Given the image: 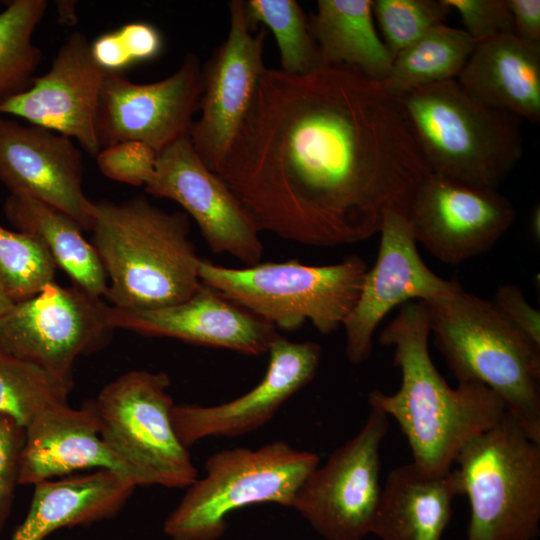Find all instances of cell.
Wrapping results in <instances>:
<instances>
[{"label":"cell","instance_id":"obj_1","mask_svg":"<svg viewBox=\"0 0 540 540\" xmlns=\"http://www.w3.org/2000/svg\"><path fill=\"white\" fill-rule=\"evenodd\" d=\"M260 232L316 247L379 233L409 215L432 172L396 98L345 65L264 70L216 173Z\"/></svg>","mask_w":540,"mask_h":540},{"label":"cell","instance_id":"obj_2","mask_svg":"<svg viewBox=\"0 0 540 540\" xmlns=\"http://www.w3.org/2000/svg\"><path fill=\"white\" fill-rule=\"evenodd\" d=\"M427 304L405 303L382 330V345L394 346L401 385L393 394L373 390L368 403L392 417L405 435L417 466L431 472L452 468L463 446L505 415L502 400L477 381L448 385L429 354Z\"/></svg>","mask_w":540,"mask_h":540},{"label":"cell","instance_id":"obj_3","mask_svg":"<svg viewBox=\"0 0 540 540\" xmlns=\"http://www.w3.org/2000/svg\"><path fill=\"white\" fill-rule=\"evenodd\" d=\"M93 245L104 268L111 306L148 310L182 302L201 285L187 215L143 196L93 202Z\"/></svg>","mask_w":540,"mask_h":540},{"label":"cell","instance_id":"obj_4","mask_svg":"<svg viewBox=\"0 0 540 540\" xmlns=\"http://www.w3.org/2000/svg\"><path fill=\"white\" fill-rule=\"evenodd\" d=\"M426 304L430 333L458 382L486 385L540 443V346L491 300L463 289Z\"/></svg>","mask_w":540,"mask_h":540},{"label":"cell","instance_id":"obj_5","mask_svg":"<svg viewBox=\"0 0 540 540\" xmlns=\"http://www.w3.org/2000/svg\"><path fill=\"white\" fill-rule=\"evenodd\" d=\"M396 100L434 174L497 189L522 157L521 119L476 100L456 79Z\"/></svg>","mask_w":540,"mask_h":540},{"label":"cell","instance_id":"obj_6","mask_svg":"<svg viewBox=\"0 0 540 540\" xmlns=\"http://www.w3.org/2000/svg\"><path fill=\"white\" fill-rule=\"evenodd\" d=\"M367 266L358 256L322 266L296 259L229 268L201 259V283L276 329L295 330L306 321L321 333L343 326L352 312Z\"/></svg>","mask_w":540,"mask_h":540},{"label":"cell","instance_id":"obj_7","mask_svg":"<svg viewBox=\"0 0 540 540\" xmlns=\"http://www.w3.org/2000/svg\"><path fill=\"white\" fill-rule=\"evenodd\" d=\"M319 465V456L276 440L256 449L236 447L212 454L205 475L187 488L169 514L172 540H218L232 512L255 504L292 507L296 493Z\"/></svg>","mask_w":540,"mask_h":540},{"label":"cell","instance_id":"obj_8","mask_svg":"<svg viewBox=\"0 0 540 540\" xmlns=\"http://www.w3.org/2000/svg\"><path fill=\"white\" fill-rule=\"evenodd\" d=\"M454 464L470 518L466 540H535L540 531V443L506 412L468 441Z\"/></svg>","mask_w":540,"mask_h":540},{"label":"cell","instance_id":"obj_9","mask_svg":"<svg viewBox=\"0 0 540 540\" xmlns=\"http://www.w3.org/2000/svg\"><path fill=\"white\" fill-rule=\"evenodd\" d=\"M165 372L131 370L108 383L94 405L100 436L137 473L141 486L186 488L197 479L191 455L174 430Z\"/></svg>","mask_w":540,"mask_h":540},{"label":"cell","instance_id":"obj_10","mask_svg":"<svg viewBox=\"0 0 540 540\" xmlns=\"http://www.w3.org/2000/svg\"><path fill=\"white\" fill-rule=\"evenodd\" d=\"M388 428L389 417L371 408L358 433L298 489L291 508L326 540H362L371 534L382 490L380 449Z\"/></svg>","mask_w":540,"mask_h":540},{"label":"cell","instance_id":"obj_11","mask_svg":"<svg viewBox=\"0 0 540 540\" xmlns=\"http://www.w3.org/2000/svg\"><path fill=\"white\" fill-rule=\"evenodd\" d=\"M108 306L78 287L51 282L0 316V352L72 380L75 360L111 338Z\"/></svg>","mask_w":540,"mask_h":540},{"label":"cell","instance_id":"obj_12","mask_svg":"<svg viewBox=\"0 0 540 540\" xmlns=\"http://www.w3.org/2000/svg\"><path fill=\"white\" fill-rule=\"evenodd\" d=\"M229 12L228 35L202 67L200 116L189 130L195 152L214 173L226 158L266 69V28L254 33L246 18L244 1H230Z\"/></svg>","mask_w":540,"mask_h":540},{"label":"cell","instance_id":"obj_13","mask_svg":"<svg viewBox=\"0 0 540 540\" xmlns=\"http://www.w3.org/2000/svg\"><path fill=\"white\" fill-rule=\"evenodd\" d=\"M201 91L202 67L192 53L177 71L153 83H135L123 73L106 72L96 124L101 149L139 141L158 155L189 134Z\"/></svg>","mask_w":540,"mask_h":540},{"label":"cell","instance_id":"obj_14","mask_svg":"<svg viewBox=\"0 0 540 540\" xmlns=\"http://www.w3.org/2000/svg\"><path fill=\"white\" fill-rule=\"evenodd\" d=\"M377 259L367 269L358 300L345 320V353L353 364L366 361L381 320L396 306L410 301L429 303L462 290L454 280L435 274L417 250L408 215L388 210L379 230Z\"/></svg>","mask_w":540,"mask_h":540},{"label":"cell","instance_id":"obj_15","mask_svg":"<svg viewBox=\"0 0 540 540\" xmlns=\"http://www.w3.org/2000/svg\"><path fill=\"white\" fill-rule=\"evenodd\" d=\"M144 187L151 195L181 205L214 253L229 254L246 266L260 262V231L228 186L195 152L189 134L157 155L154 173Z\"/></svg>","mask_w":540,"mask_h":540},{"label":"cell","instance_id":"obj_16","mask_svg":"<svg viewBox=\"0 0 540 540\" xmlns=\"http://www.w3.org/2000/svg\"><path fill=\"white\" fill-rule=\"evenodd\" d=\"M515 216L513 204L497 189L434 173L418 188L408 215L416 242L448 264L490 250Z\"/></svg>","mask_w":540,"mask_h":540},{"label":"cell","instance_id":"obj_17","mask_svg":"<svg viewBox=\"0 0 540 540\" xmlns=\"http://www.w3.org/2000/svg\"><path fill=\"white\" fill-rule=\"evenodd\" d=\"M105 74L92 57L87 37L74 32L60 46L45 74L0 103V114L76 140L96 157L101 150L96 124Z\"/></svg>","mask_w":540,"mask_h":540},{"label":"cell","instance_id":"obj_18","mask_svg":"<svg viewBox=\"0 0 540 540\" xmlns=\"http://www.w3.org/2000/svg\"><path fill=\"white\" fill-rule=\"evenodd\" d=\"M267 353L264 377L247 393L212 406L174 404L172 424L184 447L189 449L208 437H236L259 429L313 380L321 359L317 343L295 342L280 335Z\"/></svg>","mask_w":540,"mask_h":540},{"label":"cell","instance_id":"obj_19","mask_svg":"<svg viewBox=\"0 0 540 540\" xmlns=\"http://www.w3.org/2000/svg\"><path fill=\"white\" fill-rule=\"evenodd\" d=\"M0 181L10 194L29 196L90 231L93 201L83 191V158L73 140L0 114Z\"/></svg>","mask_w":540,"mask_h":540},{"label":"cell","instance_id":"obj_20","mask_svg":"<svg viewBox=\"0 0 540 540\" xmlns=\"http://www.w3.org/2000/svg\"><path fill=\"white\" fill-rule=\"evenodd\" d=\"M107 316L114 329H126L150 337L174 338L254 356L267 353L279 335L273 325L203 283L182 302L148 310L109 305Z\"/></svg>","mask_w":540,"mask_h":540},{"label":"cell","instance_id":"obj_21","mask_svg":"<svg viewBox=\"0 0 540 540\" xmlns=\"http://www.w3.org/2000/svg\"><path fill=\"white\" fill-rule=\"evenodd\" d=\"M86 469L112 470L141 486L133 468L101 438L93 401L77 409L68 404L51 408L25 429L19 484L35 485Z\"/></svg>","mask_w":540,"mask_h":540},{"label":"cell","instance_id":"obj_22","mask_svg":"<svg viewBox=\"0 0 540 540\" xmlns=\"http://www.w3.org/2000/svg\"><path fill=\"white\" fill-rule=\"evenodd\" d=\"M459 495L456 469L431 472L414 462L398 466L382 486L371 534L380 540H441Z\"/></svg>","mask_w":540,"mask_h":540},{"label":"cell","instance_id":"obj_23","mask_svg":"<svg viewBox=\"0 0 540 540\" xmlns=\"http://www.w3.org/2000/svg\"><path fill=\"white\" fill-rule=\"evenodd\" d=\"M456 80L476 100L539 123L540 44L514 33L478 42Z\"/></svg>","mask_w":540,"mask_h":540},{"label":"cell","instance_id":"obj_24","mask_svg":"<svg viewBox=\"0 0 540 540\" xmlns=\"http://www.w3.org/2000/svg\"><path fill=\"white\" fill-rule=\"evenodd\" d=\"M136 487L129 477L107 469L39 482L27 515L10 540H46L61 528L114 517Z\"/></svg>","mask_w":540,"mask_h":540},{"label":"cell","instance_id":"obj_25","mask_svg":"<svg viewBox=\"0 0 540 540\" xmlns=\"http://www.w3.org/2000/svg\"><path fill=\"white\" fill-rule=\"evenodd\" d=\"M3 210L19 231L39 240L57 267L66 272L73 286L101 298L107 277L96 248L82 235L83 228L60 210L25 195L9 194Z\"/></svg>","mask_w":540,"mask_h":540},{"label":"cell","instance_id":"obj_26","mask_svg":"<svg viewBox=\"0 0 540 540\" xmlns=\"http://www.w3.org/2000/svg\"><path fill=\"white\" fill-rule=\"evenodd\" d=\"M323 64L345 65L381 83L393 57L378 36L371 0H319L309 19Z\"/></svg>","mask_w":540,"mask_h":540},{"label":"cell","instance_id":"obj_27","mask_svg":"<svg viewBox=\"0 0 540 540\" xmlns=\"http://www.w3.org/2000/svg\"><path fill=\"white\" fill-rule=\"evenodd\" d=\"M475 45L464 29L444 23L435 26L393 58L380 84L397 98L424 86L457 79Z\"/></svg>","mask_w":540,"mask_h":540},{"label":"cell","instance_id":"obj_28","mask_svg":"<svg viewBox=\"0 0 540 540\" xmlns=\"http://www.w3.org/2000/svg\"><path fill=\"white\" fill-rule=\"evenodd\" d=\"M45 0H12L0 12V103L27 89L41 62L33 34L45 15Z\"/></svg>","mask_w":540,"mask_h":540},{"label":"cell","instance_id":"obj_29","mask_svg":"<svg viewBox=\"0 0 540 540\" xmlns=\"http://www.w3.org/2000/svg\"><path fill=\"white\" fill-rule=\"evenodd\" d=\"M73 380L0 352V414L26 429L47 410L68 404Z\"/></svg>","mask_w":540,"mask_h":540},{"label":"cell","instance_id":"obj_30","mask_svg":"<svg viewBox=\"0 0 540 540\" xmlns=\"http://www.w3.org/2000/svg\"><path fill=\"white\" fill-rule=\"evenodd\" d=\"M244 9L253 30L261 24L272 31L282 71L306 74L324 65L310 31L309 19L297 1L247 0Z\"/></svg>","mask_w":540,"mask_h":540},{"label":"cell","instance_id":"obj_31","mask_svg":"<svg viewBox=\"0 0 540 540\" xmlns=\"http://www.w3.org/2000/svg\"><path fill=\"white\" fill-rule=\"evenodd\" d=\"M56 268L39 240L0 225V275L14 303L35 296L54 282Z\"/></svg>","mask_w":540,"mask_h":540},{"label":"cell","instance_id":"obj_32","mask_svg":"<svg viewBox=\"0 0 540 540\" xmlns=\"http://www.w3.org/2000/svg\"><path fill=\"white\" fill-rule=\"evenodd\" d=\"M373 15L394 58L427 31L444 23L452 11L444 0H375Z\"/></svg>","mask_w":540,"mask_h":540},{"label":"cell","instance_id":"obj_33","mask_svg":"<svg viewBox=\"0 0 540 540\" xmlns=\"http://www.w3.org/2000/svg\"><path fill=\"white\" fill-rule=\"evenodd\" d=\"M99 170L121 183L145 186L152 177L157 153L139 141H124L104 147L96 156Z\"/></svg>","mask_w":540,"mask_h":540},{"label":"cell","instance_id":"obj_34","mask_svg":"<svg viewBox=\"0 0 540 540\" xmlns=\"http://www.w3.org/2000/svg\"><path fill=\"white\" fill-rule=\"evenodd\" d=\"M459 13L464 31L476 42L514 33L507 0H444Z\"/></svg>","mask_w":540,"mask_h":540},{"label":"cell","instance_id":"obj_35","mask_svg":"<svg viewBox=\"0 0 540 540\" xmlns=\"http://www.w3.org/2000/svg\"><path fill=\"white\" fill-rule=\"evenodd\" d=\"M25 440V429L12 418L0 414V534L10 516L19 463Z\"/></svg>","mask_w":540,"mask_h":540},{"label":"cell","instance_id":"obj_36","mask_svg":"<svg viewBox=\"0 0 540 540\" xmlns=\"http://www.w3.org/2000/svg\"><path fill=\"white\" fill-rule=\"evenodd\" d=\"M491 301L514 326L540 346L539 310L528 303L520 287L501 285Z\"/></svg>","mask_w":540,"mask_h":540},{"label":"cell","instance_id":"obj_37","mask_svg":"<svg viewBox=\"0 0 540 540\" xmlns=\"http://www.w3.org/2000/svg\"><path fill=\"white\" fill-rule=\"evenodd\" d=\"M116 33L131 66L156 58L163 49V37L150 23L131 22Z\"/></svg>","mask_w":540,"mask_h":540},{"label":"cell","instance_id":"obj_38","mask_svg":"<svg viewBox=\"0 0 540 540\" xmlns=\"http://www.w3.org/2000/svg\"><path fill=\"white\" fill-rule=\"evenodd\" d=\"M512 14L514 34L521 39L540 44V1L507 0Z\"/></svg>","mask_w":540,"mask_h":540},{"label":"cell","instance_id":"obj_39","mask_svg":"<svg viewBox=\"0 0 540 540\" xmlns=\"http://www.w3.org/2000/svg\"><path fill=\"white\" fill-rule=\"evenodd\" d=\"M58 3L59 21L66 24L75 23L77 19L75 14V2L60 1Z\"/></svg>","mask_w":540,"mask_h":540},{"label":"cell","instance_id":"obj_40","mask_svg":"<svg viewBox=\"0 0 540 540\" xmlns=\"http://www.w3.org/2000/svg\"><path fill=\"white\" fill-rule=\"evenodd\" d=\"M14 302L9 297L0 275V316L6 313Z\"/></svg>","mask_w":540,"mask_h":540},{"label":"cell","instance_id":"obj_41","mask_svg":"<svg viewBox=\"0 0 540 540\" xmlns=\"http://www.w3.org/2000/svg\"><path fill=\"white\" fill-rule=\"evenodd\" d=\"M531 226H532V231H533L534 235L539 237V227H540L539 206H537L533 211V214H532V217H531Z\"/></svg>","mask_w":540,"mask_h":540}]
</instances>
